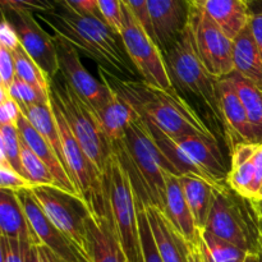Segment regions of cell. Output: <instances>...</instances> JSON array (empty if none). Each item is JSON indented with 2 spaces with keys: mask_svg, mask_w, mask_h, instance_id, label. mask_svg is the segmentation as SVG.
<instances>
[{
  "mask_svg": "<svg viewBox=\"0 0 262 262\" xmlns=\"http://www.w3.org/2000/svg\"><path fill=\"white\" fill-rule=\"evenodd\" d=\"M99 68L100 79L145 122L156 125L170 137L204 136L215 138L206 123L176 90L165 91L146 84L143 81L120 78L117 74Z\"/></svg>",
  "mask_w": 262,
  "mask_h": 262,
  "instance_id": "1",
  "label": "cell"
},
{
  "mask_svg": "<svg viewBox=\"0 0 262 262\" xmlns=\"http://www.w3.org/2000/svg\"><path fill=\"white\" fill-rule=\"evenodd\" d=\"M38 251H40L41 261L42 262H63L58 256H55L50 250H48L45 246L38 245Z\"/></svg>",
  "mask_w": 262,
  "mask_h": 262,
  "instance_id": "46",
  "label": "cell"
},
{
  "mask_svg": "<svg viewBox=\"0 0 262 262\" xmlns=\"http://www.w3.org/2000/svg\"><path fill=\"white\" fill-rule=\"evenodd\" d=\"M14 27L20 45L26 53L38 64L46 76L53 81L59 69V56L55 38L40 26L35 14L28 10H7L2 12Z\"/></svg>",
  "mask_w": 262,
  "mask_h": 262,
  "instance_id": "12",
  "label": "cell"
},
{
  "mask_svg": "<svg viewBox=\"0 0 262 262\" xmlns=\"http://www.w3.org/2000/svg\"><path fill=\"white\" fill-rule=\"evenodd\" d=\"M200 230V246L211 262H245L250 253L241 250L237 246L216 237L205 229Z\"/></svg>",
  "mask_w": 262,
  "mask_h": 262,
  "instance_id": "28",
  "label": "cell"
},
{
  "mask_svg": "<svg viewBox=\"0 0 262 262\" xmlns=\"http://www.w3.org/2000/svg\"><path fill=\"white\" fill-rule=\"evenodd\" d=\"M32 188L33 184L12 168L8 161L0 160V189L19 192Z\"/></svg>",
  "mask_w": 262,
  "mask_h": 262,
  "instance_id": "34",
  "label": "cell"
},
{
  "mask_svg": "<svg viewBox=\"0 0 262 262\" xmlns=\"http://www.w3.org/2000/svg\"><path fill=\"white\" fill-rule=\"evenodd\" d=\"M217 95L220 119L230 151L239 143H257L247 113L229 76L219 79Z\"/></svg>",
  "mask_w": 262,
  "mask_h": 262,
  "instance_id": "15",
  "label": "cell"
},
{
  "mask_svg": "<svg viewBox=\"0 0 262 262\" xmlns=\"http://www.w3.org/2000/svg\"><path fill=\"white\" fill-rule=\"evenodd\" d=\"M112 145L129 176L136 197L145 206H154L164 212L165 174L176 171L155 143L145 120L138 117L123 140Z\"/></svg>",
  "mask_w": 262,
  "mask_h": 262,
  "instance_id": "3",
  "label": "cell"
},
{
  "mask_svg": "<svg viewBox=\"0 0 262 262\" xmlns=\"http://www.w3.org/2000/svg\"><path fill=\"white\" fill-rule=\"evenodd\" d=\"M188 27L194 50L207 72L217 79L234 73L233 40L193 3H191Z\"/></svg>",
  "mask_w": 262,
  "mask_h": 262,
  "instance_id": "10",
  "label": "cell"
},
{
  "mask_svg": "<svg viewBox=\"0 0 262 262\" xmlns=\"http://www.w3.org/2000/svg\"><path fill=\"white\" fill-rule=\"evenodd\" d=\"M155 40L165 50L186 30L191 12L189 0H147Z\"/></svg>",
  "mask_w": 262,
  "mask_h": 262,
  "instance_id": "16",
  "label": "cell"
},
{
  "mask_svg": "<svg viewBox=\"0 0 262 262\" xmlns=\"http://www.w3.org/2000/svg\"><path fill=\"white\" fill-rule=\"evenodd\" d=\"M15 77V61L12 50L0 45V89L9 90Z\"/></svg>",
  "mask_w": 262,
  "mask_h": 262,
  "instance_id": "38",
  "label": "cell"
},
{
  "mask_svg": "<svg viewBox=\"0 0 262 262\" xmlns=\"http://www.w3.org/2000/svg\"><path fill=\"white\" fill-rule=\"evenodd\" d=\"M251 201H252L253 207H255V211H256V214H257L258 219L262 222V199L255 200V201H253V200H251Z\"/></svg>",
  "mask_w": 262,
  "mask_h": 262,
  "instance_id": "47",
  "label": "cell"
},
{
  "mask_svg": "<svg viewBox=\"0 0 262 262\" xmlns=\"http://www.w3.org/2000/svg\"><path fill=\"white\" fill-rule=\"evenodd\" d=\"M22 114L27 118V120L32 124V127L45 138L46 142L53 147L58 158L60 159V161L67 168L66 161H64V151L60 132H59L55 114H54L53 107H51V101L50 104H37L25 107V109H22Z\"/></svg>",
  "mask_w": 262,
  "mask_h": 262,
  "instance_id": "26",
  "label": "cell"
},
{
  "mask_svg": "<svg viewBox=\"0 0 262 262\" xmlns=\"http://www.w3.org/2000/svg\"><path fill=\"white\" fill-rule=\"evenodd\" d=\"M54 2H55V4L66 5V7L81 13V14H91L102 18L96 0H54Z\"/></svg>",
  "mask_w": 262,
  "mask_h": 262,
  "instance_id": "41",
  "label": "cell"
},
{
  "mask_svg": "<svg viewBox=\"0 0 262 262\" xmlns=\"http://www.w3.org/2000/svg\"><path fill=\"white\" fill-rule=\"evenodd\" d=\"M136 204H137L138 222H140L141 241H142V250L143 256H145V262H164L160 253H159L158 246H156L155 238H154L152 230H151L145 205L137 197H136Z\"/></svg>",
  "mask_w": 262,
  "mask_h": 262,
  "instance_id": "33",
  "label": "cell"
},
{
  "mask_svg": "<svg viewBox=\"0 0 262 262\" xmlns=\"http://www.w3.org/2000/svg\"><path fill=\"white\" fill-rule=\"evenodd\" d=\"M23 246V257L25 262H42L41 261L38 245L35 243H22Z\"/></svg>",
  "mask_w": 262,
  "mask_h": 262,
  "instance_id": "44",
  "label": "cell"
},
{
  "mask_svg": "<svg viewBox=\"0 0 262 262\" xmlns=\"http://www.w3.org/2000/svg\"><path fill=\"white\" fill-rule=\"evenodd\" d=\"M101 17L117 35L120 36L123 28L122 0H96Z\"/></svg>",
  "mask_w": 262,
  "mask_h": 262,
  "instance_id": "36",
  "label": "cell"
},
{
  "mask_svg": "<svg viewBox=\"0 0 262 262\" xmlns=\"http://www.w3.org/2000/svg\"><path fill=\"white\" fill-rule=\"evenodd\" d=\"M50 97L58 104L76 140L104 176L113 156V145L89 105L63 81H51Z\"/></svg>",
  "mask_w": 262,
  "mask_h": 262,
  "instance_id": "7",
  "label": "cell"
},
{
  "mask_svg": "<svg viewBox=\"0 0 262 262\" xmlns=\"http://www.w3.org/2000/svg\"><path fill=\"white\" fill-rule=\"evenodd\" d=\"M112 90V89H110ZM112 143L123 140L128 128L140 115L124 100L114 94L113 99L97 113H94Z\"/></svg>",
  "mask_w": 262,
  "mask_h": 262,
  "instance_id": "24",
  "label": "cell"
},
{
  "mask_svg": "<svg viewBox=\"0 0 262 262\" xmlns=\"http://www.w3.org/2000/svg\"><path fill=\"white\" fill-rule=\"evenodd\" d=\"M109 220L127 262H145L132 182L115 152L104 173Z\"/></svg>",
  "mask_w": 262,
  "mask_h": 262,
  "instance_id": "4",
  "label": "cell"
},
{
  "mask_svg": "<svg viewBox=\"0 0 262 262\" xmlns=\"http://www.w3.org/2000/svg\"><path fill=\"white\" fill-rule=\"evenodd\" d=\"M22 110L18 102L4 89H0V124L17 125Z\"/></svg>",
  "mask_w": 262,
  "mask_h": 262,
  "instance_id": "37",
  "label": "cell"
},
{
  "mask_svg": "<svg viewBox=\"0 0 262 262\" xmlns=\"http://www.w3.org/2000/svg\"><path fill=\"white\" fill-rule=\"evenodd\" d=\"M179 182H181L184 197L191 209L197 228L204 229L209 219L212 201H214L215 188L209 182L193 174L181 176Z\"/></svg>",
  "mask_w": 262,
  "mask_h": 262,
  "instance_id": "25",
  "label": "cell"
},
{
  "mask_svg": "<svg viewBox=\"0 0 262 262\" xmlns=\"http://www.w3.org/2000/svg\"><path fill=\"white\" fill-rule=\"evenodd\" d=\"M122 12L123 28L120 37L136 71L142 77V81L148 86L165 91L174 90L160 46L148 35L123 0Z\"/></svg>",
  "mask_w": 262,
  "mask_h": 262,
  "instance_id": "8",
  "label": "cell"
},
{
  "mask_svg": "<svg viewBox=\"0 0 262 262\" xmlns=\"http://www.w3.org/2000/svg\"><path fill=\"white\" fill-rule=\"evenodd\" d=\"M239 99L248 115L257 143H262V90L234 72L230 74Z\"/></svg>",
  "mask_w": 262,
  "mask_h": 262,
  "instance_id": "27",
  "label": "cell"
},
{
  "mask_svg": "<svg viewBox=\"0 0 262 262\" xmlns=\"http://www.w3.org/2000/svg\"><path fill=\"white\" fill-rule=\"evenodd\" d=\"M31 192L48 219L91 258L86 224L92 212L86 202L58 187H35Z\"/></svg>",
  "mask_w": 262,
  "mask_h": 262,
  "instance_id": "9",
  "label": "cell"
},
{
  "mask_svg": "<svg viewBox=\"0 0 262 262\" xmlns=\"http://www.w3.org/2000/svg\"><path fill=\"white\" fill-rule=\"evenodd\" d=\"M261 2H262V0H261Z\"/></svg>",
  "mask_w": 262,
  "mask_h": 262,
  "instance_id": "53",
  "label": "cell"
},
{
  "mask_svg": "<svg viewBox=\"0 0 262 262\" xmlns=\"http://www.w3.org/2000/svg\"><path fill=\"white\" fill-rule=\"evenodd\" d=\"M233 61L237 73L262 90V56L250 25L233 40Z\"/></svg>",
  "mask_w": 262,
  "mask_h": 262,
  "instance_id": "23",
  "label": "cell"
},
{
  "mask_svg": "<svg viewBox=\"0 0 262 262\" xmlns=\"http://www.w3.org/2000/svg\"><path fill=\"white\" fill-rule=\"evenodd\" d=\"M20 158H22L26 178L33 184V188L35 187H58L60 188L46 164L22 140H20Z\"/></svg>",
  "mask_w": 262,
  "mask_h": 262,
  "instance_id": "30",
  "label": "cell"
},
{
  "mask_svg": "<svg viewBox=\"0 0 262 262\" xmlns=\"http://www.w3.org/2000/svg\"><path fill=\"white\" fill-rule=\"evenodd\" d=\"M165 187V205L163 214L187 243H199L200 230L184 197L179 177L173 173H166Z\"/></svg>",
  "mask_w": 262,
  "mask_h": 262,
  "instance_id": "17",
  "label": "cell"
},
{
  "mask_svg": "<svg viewBox=\"0 0 262 262\" xmlns=\"http://www.w3.org/2000/svg\"><path fill=\"white\" fill-rule=\"evenodd\" d=\"M187 246H188V262H204L200 242L187 243Z\"/></svg>",
  "mask_w": 262,
  "mask_h": 262,
  "instance_id": "45",
  "label": "cell"
},
{
  "mask_svg": "<svg viewBox=\"0 0 262 262\" xmlns=\"http://www.w3.org/2000/svg\"><path fill=\"white\" fill-rule=\"evenodd\" d=\"M250 28L251 32H252L253 38H255L256 45H257L262 56V10L261 12L256 13L252 12L250 20Z\"/></svg>",
  "mask_w": 262,
  "mask_h": 262,
  "instance_id": "43",
  "label": "cell"
},
{
  "mask_svg": "<svg viewBox=\"0 0 262 262\" xmlns=\"http://www.w3.org/2000/svg\"><path fill=\"white\" fill-rule=\"evenodd\" d=\"M245 2H246V3H247V4H248V5H251V4H252V3L257 2V0H245Z\"/></svg>",
  "mask_w": 262,
  "mask_h": 262,
  "instance_id": "51",
  "label": "cell"
},
{
  "mask_svg": "<svg viewBox=\"0 0 262 262\" xmlns=\"http://www.w3.org/2000/svg\"><path fill=\"white\" fill-rule=\"evenodd\" d=\"M59 56V69L64 82L97 113L114 96V92L101 79H96L82 64L79 53L71 43L54 35Z\"/></svg>",
  "mask_w": 262,
  "mask_h": 262,
  "instance_id": "11",
  "label": "cell"
},
{
  "mask_svg": "<svg viewBox=\"0 0 262 262\" xmlns=\"http://www.w3.org/2000/svg\"><path fill=\"white\" fill-rule=\"evenodd\" d=\"M86 227L92 262H127L107 217H96L91 214Z\"/></svg>",
  "mask_w": 262,
  "mask_h": 262,
  "instance_id": "22",
  "label": "cell"
},
{
  "mask_svg": "<svg viewBox=\"0 0 262 262\" xmlns=\"http://www.w3.org/2000/svg\"><path fill=\"white\" fill-rule=\"evenodd\" d=\"M2 12L7 10H28L33 14L49 13L56 9L54 0H0Z\"/></svg>",
  "mask_w": 262,
  "mask_h": 262,
  "instance_id": "35",
  "label": "cell"
},
{
  "mask_svg": "<svg viewBox=\"0 0 262 262\" xmlns=\"http://www.w3.org/2000/svg\"><path fill=\"white\" fill-rule=\"evenodd\" d=\"M261 199H262V189L260 191V193H258L257 196H256L255 200H261ZM255 200H253V201H255Z\"/></svg>",
  "mask_w": 262,
  "mask_h": 262,
  "instance_id": "50",
  "label": "cell"
},
{
  "mask_svg": "<svg viewBox=\"0 0 262 262\" xmlns=\"http://www.w3.org/2000/svg\"><path fill=\"white\" fill-rule=\"evenodd\" d=\"M27 219L40 245L45 246L63 262H92L81 248L55 227L33 197L31 189L18 192Z\"/></svg>",
  "mask_w": 262,
  "mask_h": 262,
  "instance_id": "13",
  "label": "cell"
},
{
  "mask_svg": "<svg viewBox=\"0 0 262 262\" xmlns=\"http://www.w3.org/2000/svg\"><path fill=\"white\" fill-rule=\"evenodd\" d=\"M123 3L132 10L135 17L140 20V23L145 27L148 35L155 40V33H154V28L147 10V0H123Z\"/></svg>",
  "mask_w": 262,
  "mask_h": 262,
  "instance_id": "40",
  "label": "cell"
},
{
  "mask_svg": "<svg viewBox=\"0 0 262 262\" xmlns=\"http://www.w3.org/2000/svg\"><path fill=\"white\" fill-rule=\"evenodd\" d=\"M260 225L251 200L235 193L230 187L215 189L214 201L204 229L237 246L247 253L257 255Z\"/></svg>",
  "mask_w": 262,
  "mask_h": 262,
  "instance_id": "5",
  "label": "cell"
},
{
  "mask_svg": "<svg viewBox=\"0 0 262 262\" xmlns=\"http://www.w3.org/2000/svg\"><path fill=\"white\" fill-rule=\"evenodd\" d=\"M245 262H258V256L255 255V253H250V255L246 257Z\"/></svg>",
  "mask_w": 262,
  "mask_h": 262,
  "instance_id": "49",
  "label": "cell"
},
{
  "mask_svg": "<svg viewBox=\"0 0 262 262\" xmlns=\"http://www.w3.org/2000/svg\"><path fill=\"white\" fill-rule=\"evenodd\" d=\"M0 45L9 50H14L20 45L19 37H18L14 27L5 17H3L2 25H0Z\"/></svg>",
  "mask_w": 262,
  "mask_h": 262,
  "instance_id": "42",
  "label": "cell"
},
{
  "mask_svg": "<svg viewBox=\"0 0 262 262\" xmlns=\"http://www.w3.org/2000/svg\"><path fill=\"white\" fill-rule=\"evenodd\" d=\"M17 128L18 132H19L20 140H22L23 142H25L26 145H27L28 147H30L31 150H32L33 152L46 164L49 170L51 171L53 177L55 178L58 186L60 187L63 191L71 192V193L81 197L76 184L73 183L68 170H67L64 164L60 161V159L58 158L55 151H54L53 147L46 142L45 138L32 127V124L28 122L27 118L23 114L19 117V120H18L17 123Z\"/></svg>",
  "mask_w": 262,
  "mask_h": 262,
  "instance_id": "18",
  "label": "cell"
},
{
  "mask_svg": "<svg viewBox=\"0 0 262 262\" xmlns=\"http://www.w3.org/2000/svg\"><path fill=\"white\" fill-rule=\"evenodd\" d=\"M151 230L164 262H188V246L165 215L154 206H145Z\"/></svg>",
  "mask_w": 262,
  "mask_h": 262,
  "instance_id": "21",
  "label": "cell"
},
{
  "mask_svg": "<svg viewBox=\"0 0 262 262\" xmlns=\"http://www.w3.org/2000/svg\"><path fill=\"white\" fill-rule=\"evenodd\" d=\"M35 17L48 25L54 35L71 43L78 53L89 56L101 68L124 79L137 76L122 37L102 18L81 14L61 4H56L53 12L37 13Z\"/></svg>",
  "mask_w": 262,
  "mask_h": 262,
  "instance_id": "2",
  "label": "cell"
},
{
  "mask_svg": "<svg viewBox=\"0 0 262 262\" xmlns=\"http://www.w3.org/2000/svg\"><path fill=\"white\" fill-rule=\"evenodd\" d=\"M257 256H258V262H262V222L260 225V247H258Z\"/></svg>",
  "mask_w": 262,
  "mask_h": 262,
  "instance_id": "48",
  "label": "cell"
},
{
  "mask_svg": "<svg viewBox=\"0 0 262 262\" xmlns=\"http://www.w3.org/2000/svg\"><path fill=\"white\" fill-rule=\"evenodd\" d=\"M0 262H25L20 241L0 237Z\"/></svg>",
  "mask_w": 262,
  "mask_h": 262,
  "instance_id": "39",
  "label": "cell"
},
{
  "mask_svg": "<svg viewBox=\"0 0 262 262\" xmlns=\"http://www.w3.org/2000/svg\"><path fill=\"white\" fill-rule=\"evenodd\" d=\"M13 55H14L15 61V74L18 78L22 81L27 82L31 86L36 87L40 91L45 92V94L50 95V87L51 81L45 72L38 67V64L26 53L22 45L15 48L12 50Z\"/></svg>",
  "mask_w": 262,
  "mask_h": 262,
  "instance_id": "29",
  "label": "cell"
},
{
  "mask_svg": "<svg viewBox=\"0 0 262 262\" xmlns=\"http://www.w3.org/2000/svg\"><path fill=\"white\" fill-rule=\"evenodd\" d=\"M163 54L174 87L199 99L222 123L217 95L219 79L211 76L200 60L188 25L181 36L163 50Z\"/></svg>",
  "mask_w": 262,
  "mask_h": 262,
  "instance_id": "6",
  "label": "cell"
},
{
  "mask_svg": "<svg viewBox=\"0 0 262 262\" xmlns=\"http://www.w3.org/2000/svg\"><path fill=\"white\" fill-rule=\"evenodd\" d=\"M7 91L18 102L20 110L25 109V107L32 106V105L50 104V95L40 91V90L31 86L27 82L18 78V77H15L14 82H13L10 89L7 90Z\"/></svg>",
  "mask_w": 262,
  "mask_h": 262,
  "instance_id": "32",
  "label": "cell"
},
{
  "mask_svg": "<svg viewBox=\"0 0 262 262\" xmlns=\"http://www.w3.org/2000/svg\"><path fill=\"white\" fill-rule=\"evenodd\" d=\"M189 2H193V0H189Z\"/></svg>",
  "mask_w": 262,
  "mask_h": 262,
  "instance_id": "52",
  "label": "cell"
},
{
  "mask_svg": "<svg viewBox=\"0 0 262 262\" xmlns=\"http://www.w3.org/2000/svg\"><path fill=\"white\" fill-rule=\"evenodd\" d=\"M0 160L8 161L12 168L26 178L20 158V137L17 125L4 124L0 127Z\"/></svg>",
  "mask_w": 262,
  "mask_h": 262,
  "instance_id": "31",
  "label": "cell"
},
{
  "mask_svg": "<svg viewBox=\"0 0 262 262\" xmlns=\"http://www.w3.org/2000/svg\"><path fill=\"white\" fill-rule=\"evenodd\" d=\"M0 232L5 238L40 245L28 222L18 192L0 189Z\"/></svg>",
  "mask_w": 262,
  "mask_h": 262,
  "instance_id": "20",
  "label": "cell"
},
{
  "mask_svg": "<svg viewBox=\"0 0 262 262\" xmlns=\"http://www.w3.org/2000/svg\"><path fill=\"white\" fill-rule=\"evenodd\" d=\"M191 3L204 10L230 40H234L250 25L252 12L245 0H193Z\"/></svg>",
  "mask_w": 262,
  "mask_h": 262,
  "instance_id": "19",
  "label": "cell"
},
{
  "mask_svg": "<svg viewBox=\"0 0 262 262\" xmlns=\"http://www.w3.org/2000/svg\"><path fill=\"white\" fill-rule=\"evenodd\" d=\"M228 186L239 196L256 199L262 189V143H239L230 151Z\"/></svg>",
  "mask_w": 262,
  "mask_h": 262,
  "instance_id": "14",
  "label": "cell"
}]
</instances>
